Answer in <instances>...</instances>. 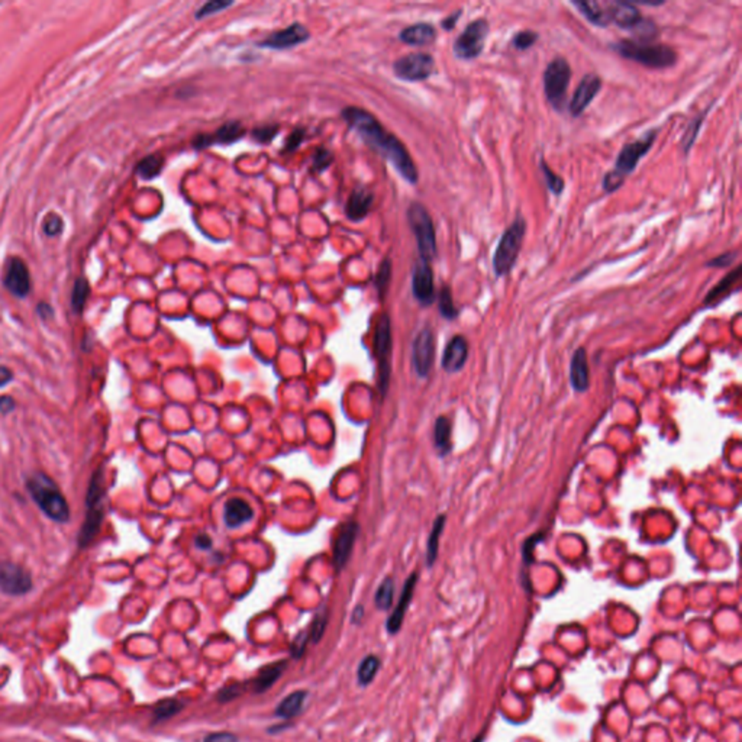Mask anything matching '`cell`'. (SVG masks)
Listing matches in <instances>:
<instances>
[{
  "label": "cell",
  "mask_w": 742,
  "mask_h": 742,
  "mask_svg": "<svg viewBox=\"0 0 742 742\" xmlns=\"http://www.w3.org/2000/svg\"><path fill=\"white\" fill-rule=\"evenodd\" d=\"M341 115L351 129H354L371 150L386 158L406 181L411 184L418 183V169L408 150L402 141L388 132L370 112L362 108L348 106Z\"/></svg>",
  "instance_id": "cell-1"
},
{
  "label": "cell",
  "mask_w": 742,
  "mask_h": 742,
  "mask_svg": "<svg viewBox=\"0 0 742 742\" xmlns=\"http://www.w3.org/2000/svg\"><path fill=\"white\" fill-rule=\"evenodd\" d=\"M658 132H660L658 128L647 131L641 138L632 142H627L625 146L622 147V150L619 151L616 157L615 167L605 174L602 180V184H603L606 193H613V191L619 190L622 184H624L625 179L635 172L639 161L653 148L654 142L658 136Z\"/></svg>",
  "instance_id": "cell-2"
},
{
  "label": "cell",
  "mask_w": 742,
  "mask_h": 742,
  "mask_svg": "<svg viewBox=\"0 0 742 742\" xmlns=\"http://www.w3.org/2000/svg\"><path fill=\"white\" fill-rule=\"evenodd\" d=\"M27 489L38 508L54 522L70 520V508L56 482L45 473H34L27 478Z\"/></svg>",
  "instance_id": "cell-3"
},
{
  "label": "cell",
  "mask_w": 742,
  "mask_h": 742,
  "mask_svg": "<svg viewBox=\"0 0 742 742\" xmlns=\"http://www.w3.org/2000/svg\"><path fill=\"white\" fill-rule=\"evenodd\" d=\"M612 50L625 60L635 61L648 68H668L677 63V53L667 44L638 42L634 39H620L612 44Z\"/></svg>",
  "instance_id": "cell-4"
},
{
  "label": "cell",
  "mask_w": 742,
  "mask_h": 742,
  "mask_svg": "<svg viewBox=\"0 0 742 742\" xmlns=\"http://www.w3.org/2000/svg\"><path fill=\"white\" fill-rule=\"evenodd\" d=\"M526 234V221L522 215L501 234L493 254V271L496 277L508 276L515 267Z\"/></svg>",
  "instance_id": "cell-5"
},
{
  "label": "cell",
  "mask_w": 742,
  "mask_h": 742,
  "mask_svg": "<svg viewBox=\"0 0 742 742\" xmlns=\"http://www.w3.org/2000/svg\"><path fill=\"white\" fill-rule=\"evenodd\" d=\"M103 496H105L103 473L102 470H99L91 475V482L87 490V497H86L87 512H86V518H84V522L82 525V530L77 538L80 548L89 546L94 541L96 535H98L101 531L103 515H105L103 505H102Z\"/></svg>",
  "instance_id": "cell-6"
},
{
  "label": "cell",
  "mask_w": 742,
  "mask_h": 742,
  "mask_svg": "<svg viewBox=\"0 0 742 742\" xmlns=\"http://www.w3.org/2000/svg\"><path fill=\"white\" fill-rule=\"evenodd\" d=\"M408 221L416 238L421 260L430 262L438 252L433 218L422 203L414 202L408 209Z\"/></svg>",
  "instance_id": "cell-7"
},
{
  "label": "cell",
  "mask_w": 742,
  "mask_h": 742,
  "mask_svg": "<svg viewBox=\"0 0 742 742\" xmlns=\"http://www.w3.org/2000/svg\"><path fill=\"white\" fill-rule=\"evenodd\" d=\"M571 80V67L563 57H556L542 75L544 94L556 110H563L567 103V89Z\"/></svg>",
  "instance_id": "cell-8"
},
{
  "label": "cell",
  "mask_w": 742,
  "mask_h": 742,
  "mask_svg": "<svg viewBox=\"0 0 742 742\" xmlns=\"http://www.w3.org/2000/svg\"><path fill=\"white\" fill-rule=\"evenodd\" d=\"M374 354L378 363V389L385 396L390 383V357H392V324L388 314H381L374 332Z\"/></svg>",
  "instance_id": "cell-9"
},
{
  "label": "cell",
  "mask_w": 742,
  "mask_h": 742,
  "mask_svg": "<svg viewBox=\"0 0 742 742\" xmlns=\"http://www.w3.org/2000/svg\"><path fill=\"white\" fill-rule=\"evenodd\" d=\"M490 32V25L485 18L471 20L452 45L454 56L459 60L470 61L480 57Z\"/></svg>",
  "instance_id": "cell-10"
},
{
  "label": "cell",
  "mask_w": 742,
  "mask_h": 742,
  "mask_svg": "<svg viewBox=\"0 0 742 742\" xmlns=\"http://www.w3.org/2000/svg\"><path fill=\"white\" fill-rule=\"evenodd\" d=\"M393 71L404 82H422L435 73V60L428 53H412L399 58Z\"/></svg>",
  "instance_id": "cell-11"
},
{
  "label": "cell",
  "mask_w": 742,
  "mask_h": 742,
  "mask_svg": "<svg viewBox=\"0 0 742 742\" xmlns=\"http://www.w3.org/2000/svg\"><path fill=\"white\" fill-rule=\"evenodd\" d=\"M31 573L15 563H0V591L8 596H23L32 590Z\"/></svg>",
  "instance_id": "cell-12"
},
{
  "label": "cell",
  "mask_w": 742,
  "mask_h": 742,
  "mask_svg": "<svg viewBox=\"0 0 742 742\" xmlns=\"http://www.w3.org/2000/svg\"><path fill=\"white\" fill-rule=\"evenodd\" d=\"M435 358V337L430 328H423L412 345V364L416 374L422 378L428 377L433 369Z\"/></svg>",
  "instance_id": "cell-13"
},
{
  "label": "cell",
  "mask_w": 742,
  "mask_h": 742,
  "mask_svg": "<svg viewBox=\"0 0 742 742\" xmlns=\"http://www.w3.org/2000/svg\"><path fill=\"white\" fill-rule=\"evenodd\" d=\"M602 86H603V82H602V79L599 76L594 75V73L586 75L580 80V83L576 87V90H574L573 98H571V101L568 103V110H570L571 116L579 117L590 106V103L594 101L597 93L601 91Z\"/></svg>",
  "instance_id": "cell-14"
},
{
  "label": "cell",
  "mask_w": 742,
  "mask_h": 742,
  "mask_svg": "<svg viewBox=\"0 0 742 742\" xmlns=\"http://www.w3.org/2000/svg\"><path fill=\"white\" fill-rule=\"evenodd\" d=\"M412 292L422 306H430L435 302L434 271L430 262L419 260L412 274Z\"/></svg>",
  "instance_id": "cell-15"
},
{
  "label": "cell",
  "mask_w": 742,
  "mask_h": 742,
  "mask_svg": "<svg viewBox=\"0 0 742 742\" xmlns=\"http://www.w3.org/2000/svg\"><path fill=\"white\" fill-rule=\"evenodd\" d=\"M245 132L247 131L241 122L231 121L212 134L196 135L193 138V142H191V146H193L195 150H205L212 146H218V143H221V146H225L226 143L228 146V143H234L241 139L245 135Z\"/></svg>",
  "instance_id": "cell-16"
},
{
  "label": "cell",
  "mask_w": 742,
  "mask_h": 742,
  "mask_svg": "<svg viewBox=\"0 0 742 742\" xmlns=\"http://www.w3.org/2000/svg\"><path fill=\"white\" fill-rule=\"evenodd\" d=\"M309 38L310 35L307 28H305L302 23L296 22L286 30L273 32L266 39L260 41L258 46L269 48V50H290V48L306 42Z\"/></svg>",
  "instance_id": "cell-17"
},
{
  "label": "cell",
  "mask_w": 742,
  "mask_h": 742,
  "mask_svg": "<svg viewBox=\"0 0 742 742\" xmlns=\"http://www.w3.org/2000/svg\"><path fill=\"white\" fill-rule=\"evenodd\" d=\"M6 289L16 298L23 299L31 292V276L25 262L20 258L13 257L9 260L6 266V273L4 279Z\"/></svg>",
  "instance_id": "cell-18"
},
{
  "label": "cell",
  "mask_w": 742,
  "mask_h": 742,
  "mask_svg": "<svg viewBox=\"0 0 742 742\" xmlns=\"http://www.w3.org/2000/svg\"><path fill=\"white\" fill-rule=\"evenodd\" d=\"M358 530H360V528H358V523L355 520H348V522H345L341 526L337 538H335V542H333V565L338 571L345 567V564L348 563V560H350V557L352 554V546L355 544V538H357Z\"/></svg>",
  "instance_id": "cell-19"
},
{
  "label": "cell",
  "mask_w": 742,
  "mask_h": 742,
  "mask_svg": "<svg viewBox=\"0 0 742 742\" xmlns=\"http://www.w3.org/2000/svg\"><path fill=\"white\" fill-rule=\"evenodd\" d=\"M606 16L609 22H613L622 30H632L637 23L642 19V15L638 6L632 2H622V0H613L606 5Z\"/></svg>",
  "instance_id": "cell-20"
},
{
  "label": "cell",
  "mask_w": 742,
  "mask_h": 742,
  "mask_svg": "<svg viewBox=\"0 0 742 742\" xmlns=\"http://www.w3.org/2000/svg\"><path fill=\"white\" fill-rule=\"evenodd\" d=\"M468 343L463 335H456L447 344L442 354V369L447 373H459L467 363Z\"/></svg>",
  "instance_id": "cell-21"
},
{
  "label": "cell",
  "mask_w": 742,
  "mask_h": 742,
  "mask_svg": "<svg viewBox=\"0 0 742 742\" xmlns=\"http://www.w3.org/2000/svg\"><path fill=\"white\" fill-rule=\"evenodd\" d=\"M416 583H418V574L416 573L411 574L409 579L404 582L399 603H397V606L395 608L393 613L390 615V618L386 622V628H388V632L390 635H396L400 631L404 615H406V612H408V608H409V605L412 602Z\"/></svg>",
  "instance_id": "cell-22"
},
{
  "label": "cell",
  "mask_w": 742,
  "mask_h": 742,
  "mask_svg": "<svg viewBox=\"0 0 742 742\" xmlns=\"http://www.w3.org/2000/svg\"><path fill=\"white\" fill-rule=\"evenodd\" d=\"M373 202H374V196L370 190L364 187L354 188V191L350 195V199L345 205V215L348 217V219L354 222L363 221L369 215L373 206Z\"/></svg>",
  "instance_id": "cell-23"
},
{
  "label": "cell",
  "mask_w": 742,
  "mask_h": 742,
  "mask_svg": "<svg viewBox=\"0 0 742 742\" xmlns=\"http://www.w3.org/2000/svg\"><path fill=\"white\" fill-rule=\"evenodd\" d=\"M570 381L571 386L576 392H586L590 386L589 377V363L587 354L584 348H577L574 351L570 363Z\"/></svg>",
  "instance_id": "cell-24"
},
{
  "label": "cell",
  "mask_w": 742,
  "mask_h": 742,
  "mask_svg": "<svg viewBox=\"0 0 742 742\" xmlns=\"http://www.w3.org/2000/svg\"><path fill=\"white\" fill-rule=\"evenodd\" d=\"M224 515L226 526L234 530L250 522L254 516V511L247 500L241 497H231L229 500H226Z\"/></svg>",
  "instance_id": "cell-25"
},
{
  "label": "cell",
  "mask_w": 742,
  "mask_h": 742,
  "mask_svg": "<svg viewBox=\"0 0 742 742\" xmlns=\"http://www.w3.org/2000/svg\"><path fill=\"white\" fill-rule=\"evenodd\" d=\"M741 273H742V267L738 266L729 274H727L715 287H712V290L705 298V305L716 306L717 303H721L724 299H727L734 290H736L739 287V281H741Z\"/></svg>",
  "instance_id": "cell-26"
},
{
  "label": "cell",
  "mask_w": 742,
  "mask_h": 742,
  "mask_svg": "<svg viewBox=\"0 0 742 742\" xmlns=\"http://www.w3.org/2000/svg\"><path fill=\"white\" fill-rule=\"evenodd\" d=\"M399 38L402 42L414 45V46H423L433 44L437 38V30L434 25L426 22H419L415 25L406 27L400 34Z\"/></svg>",
  "instance_id": "cell-27"
},
{
  "label": "cell",
  "mask_w": 742,
  "mask_h": 742,
  "mask_svg": "<svg viewBox=\"0 0 742 742\" xmlns=\"http://www.w3.org/2000/svg\"><path fill=\"white\" fill-rule=\"evenodd\" d=\"M286 667H287L286 661H277V663L262 667L260 670L258 676L252 680V691L255 693V695H261V693H264L269 689H271L283 676Z\"/></svg>",
  "instance_id": "cell-28"
},
{
  "label": "cell",
  "mask_w": 742,
  "mask_h": 742,
  "mask_svg": "<svg viewBox=\"0 0 742 742\" xmlns=\"http://www.w3.org/2000/svg\"><path fill=\"white\" fill-rule=\"evenodd\" d=\"M307 693L305 690H296L287 695L276 708V716L283 721H290L298 716L305 705Z\"/></svg>",
  "instance_id": "cell-29"
},
{
  "label": "cell",
  "mask_w": 742,
  "mask_h": 742,
  "mask_svg": "<svg viewBox=\"0 0 742 742\" xmlns=\"http://www.w3.org/2000/svg\"><path fill=\"white\" fill-rule=\"evenodd\" d=\"M434 442L435 448L441 457L448 456L452 449L451 445V422L445 416H440L435 421L434 428Z\"/></svg>",
  "instance_id": "cell-30"
},
{
  "label": "cell",
  "mask_w": 742,
  "mask_h": 742,
  "mask_svg": "<svg viewBox=\"0 0 742 742\" xmlns=\"http://www.w3.org/2000/svg\"><path fill=\"white\" fill-rule=\"evenodd\" d=\"M445 522H447L445 515H440L435 519L434 526H433V531H430V534L428 537V542H426V564H428V567H433L434 563L437 561L438 549H440V538H441V534L444 532Z\"/></svg>",
  "instance_id": "cell-31"
},
{
  "label": "cell",
  "mask_w": 742,
  "mask_h": 742,
  "mask_svg": "<svg viewBox=\"0 0 742 742\" xmlns=\"http://www.w3.org/2000/svg\"><path fill=\"white\" fill-rule=\"evenodd\" d=\"M184 705L179 699H164L160 701L153 709V724H161L172 719L177 713L183 710Z\"/></svg>",
  "instance_id": "cell-32"
},
{
  "label": "cell",
  "mask_w": 742,
  "mask_h": 742,
  "mask_svg": "<svg viewBox=\"0 0 742 742\" xmlns=\"http://www.w3.org/2000/svg\"><path fill=\"white\" fill-rule=\"evenodd\" d=\"M573 6H576L580 13L596 27H608V16L605 9L597 2H573Z\"/></svg>",
  "instance_id": "cell-33"
},
{
  "label": "cell",
  "mask_w": 742,
  "mask_h": 742,
  "mask_svg": "<svg viewBox=\"0 0 742 742\" xmlns=\"http://www.w3.org/2000/svg\"><path fill=\"white\" fill-rule=\"evenodd\" d=\"M164 167V158L160 154H151L146 158H142L136 165V174L143 180H151L155 179Z\"/></svg>",
  "instance_id": "cell-34"
},
{
  "label": "cell",
  "mask_w": 742,
  "mask_h": 742,
  "mask_svg": "<svg viewBox=\"0 0 742 742\" xmlns=\"http://www.w3.org/2000/svg\"><path fill=\"white\" fill-rule=\"evenodd\" d=\"M380 660L376 655H367L357 670V680L362 686H369L377 676L380 670Z\"/></svg>",
  "instance_id": "cell-35"
},
{
  "label": "cell",
  "mask_w": 742,
  "mask_h": 742,
  "mask_svg": "<svg viewBox=\"0 0 742 742\" xmlns=\"http://www.w3.org/2000/svg\"><path fill=\"white\" fill-rule=\"evenodd\" d=\"M89 295H90V286L87 280L83 277H79L75 283L73 292H71V309H73L75 314L80 315L83 312Z\"/></svg>",
  "instance_id": "cell-36"
},
{
  "label": "cell",
  "mask_w": 742,
  "mask_h": 742,
  "mask_svg": "<svg viewBox=\"0 0 742 742\" xmlns=\"http://www.w3.org/2000/svg\"><path fill=\"white\" fill-rule=\"evenodd\" d=\"M393 596H395V582L392 577H388L381 582L378 586L376 596H374V603L380 610H388L390 609L393 603Z\"/></svg>",
  "instance_id": "cell-37"
},
{
  "label": "cell",
  "mask_w": 742,
  "mask_h": 742,
  "mask_svg": "<svg viewBox=\"0 0 742 742\" xmlns=\"http://www.w3.org/2000/svg\"><path fill=\"white\" fill-rule=\"evenodd\" d=\"M631 31L634 34V41L638 42H653L658 35V27L655 25V22L647 18H642Z\"/></svg>",
  "instance_id": "cell-38"
},
{
  "label": "cell",
  "mask_w": 742,
  "mask_h": 742,
  "mask_svg": "<svg viewBox=\"0 0 742 742\" xmlns=\"http://www.w3.org/2000/svg\"><path fill=\"white\" fill-rule=\"evenodd\" d=\"M539 169H541V173L544 176V180H545V184L548 187V190L551 191V193L554 196H560L564 188H565V183H564V179L558 174H556L551 169H549L546 161L544 158H541V162H539Z\"/></svg>",
  "instance_id": "cell-39"
},
{
  "label": "cell",
  "mask_w": 742,
  "mask_h": 742,
  "mask_svg": "<svg viewBox=\"0 0 742 742\" xmlns=\"http://www.w3.org/2000/svg\"><path fill=\"white\" fill-rule=\"evenodd\" d=\"M390 279H392V260L390 258H385L383 260V262L378 267V271L376 274V289L378 292V296L380 299L383 300L388 293V289H389V284H390Z\"/></svg>",
  "instance_id": "cell-40"
},
{
  "label": "cell",
  "mask_w": 742,
  "mask_h": 742,
  "mask_svg": "<svg viewBox=\"0 0 742 742\" xmlns=\"http://www.w3.org/2000/svg\"><path fill=\"white\" fill-rule=\"evenodd\" d=\"M438 307H440V314L442 315V318L448 319V321H452L456 319L459 316V309L456 307V305H454V300H452V295H451V290L448 286H444L441 292H440V296H438Z\"/></svg>",
  "instance_id": "cell-41"
},
{
  "label": "cell",
  "mask_w": 742,
  "mask_h": 742,
  "mask_svg": "<svg viewBox=\"0 0 742 742\" xmlns=\"http://www.w3.org/2000/svg\"><path fill=\"white\" fill-rule=\"evenodd\" d=\"M326 625H328V612L322 609L315 615L312 624H310V628H309L310 641H312L314 644H318L326 631Z\"/></svg>",
  "instance_id": "cell-42"
},
{
  "label": "cell",
  "mask_w": 742,
  "mask_h": 742,
  "mask_svg": "<svg viewBox=\"0 0 742 742\" xmlns=\"http://www.w3.org/2000/svg\"><path fill=\"white\" fill-rule=\"evenodd\" d=\"M538 39H539L538 32L531 31V30H523V31H518L513 35L512 45L519 51H526V50H530V48H532Z\"/></svg>",
  "instance_id": "cell-43"
},
{
  "label": "cell",
  "mask_w": 742,
  "mask_h": 742,
  "mask_svg": "<svg viewBox=\"0 0 742 742\" xmlns=\"http://www.w3.org/2000/svg\"><path fill=\"white\" fill-rule=\"evenodd\" d=\"M705 113H706V112H705ZM705 113H702V115H699V116H696L695 119H693L691 124L689 125V128H687V131H686V134H684V136H683V139H682V142H683V151H684L686 154L690 151V148L693 147V143H695V141H696V136H698V134H699V131H701V127H702V124H703Z\"/></svg>",
  "instance_id": "cell-44"
},
{
  "label": "cell",
  "mask_w": 742,
  "mask_h": 742,
  "mask_svg": "<svg viewBox=\"0 0 742 742\" xmlns=\"http://www.w3.org/2000/svg\"><path fill=\"white\" fill-rule=\"evenodd\" d=\"M234 5H235V2H222V0H212V2H207L203 6H200L196 11L195 16H196V19H205V18L212 16L215 13L224 12L225 9H229Z\"/></svg>",
  "instance_id": "cell-45"
},
{
  "label": "cell",
  "mask_w": 742,
  "mask_h": 742,
  "mask_svg": "<svg viewBox=\"0 0 742 742\" xmlns=\"http://www.w3.org/2000/svg\"><path fill=\"white\" fill-rule=\"evenodd\" d=\"M333 161V154L326 150V148H318L314 158H312V172L315 173H322L325 172L328 167H331Z\"/></svg>",
  "instance_id": "cell-46"
},
{
  "label": "cell",
  "mask_w": 742,
  "mask_h": 742,
  "mask_svg": "<svg viewBox=\"0 0 742 742\" xmlns=\"http://www.w3.org/2000/svg\"><path fill=\"white\" fill-rule=\"evenodd\" d=\"M738 255H739V251L735 250V251H727L721 255H717L712 260H709L706 262V267L709 269H727V267H731L734 262L738 260Z\"/></svg>",
  "instance_id": "cell-47"
},
{
  "label": "cell",
  "mask_w": 742,
  "mask_h": 742,
  "mask_svg": "<svg viewBox=\"0 0 742 742\" xmlns=\"http://www.w3.org/2000/svg\"><path fill=\"white\" fill-rule=\"evenodd\" d=\"M280 131V127L279 125H266V127H258L255 128L251 135L252 138L257 141V142H261V143H269L271 142L277 134Z\"/></svg>",
  "instance_id": "cell-48"
},
{
  "label": "cell",
  "mask_w": 742,
  "mask_h": 742,
  "mask_svg": "<svg viewBox=\"0 0 742 742\" xmlns=\"http://www.w3.org/2000/svg\"><path fill=\"white\" fill-rule=\"evenodd\" d=\"M244 693V686L243 684H229V686H225L222 687L218 695H217V699L221 702V703H228V702H232L235 701L236 698H239Z\"/></svg>",
  "instance_id": "cell-49"
},
{
  "label": "cell",
  "mask_w": 742,
  "mask_h": 742,
  "mask_svg": "<svg viewBox=\"0 0 742 742\" xmlns=\"http://www.w3.org/2000/svg\"><path fill=\"white\" fill-rule=\"evenodd\" d=\"M305 135H306L305 129H302V128L295 129L289 136H287L286 143H284V147H283V153H293V151H296L302 146V142L305 139Z\"/></svg>",
  "instance_id": "cell-50"
},
{
  "label": "cell",
  "mask_w": 742,
  "mask_h": 742,
  "mask_svg": "<svg viewBox=\"0 0 742 742\" xmlns=\"http://www.w3.org/2000/svg\"><path fill=\"white\" fill-rule=\"evenodd\" d=\"M310 641L309 638V631H302L299 632V635L295 638L293 644H292V657L299 660L305 655L306 653V647H307V642Z\"/></svg>",
  "instance_id": "cell-51"
},
{
  "label": "cell",
  "mask_w": 742,
  "mask_h": 742,
  "mask_svg": "<svg viewBox=\"0 0 742 742\" xmlns=\"http://www.w3.org/2000/svg\"><path fill=\"white\" fill-rule=\"evenodd\" d=\"M542 537H544L542 534H535V535L530 537L528 539L525 541V544H523V546H522V556H523V560H525L526 564H531L534 548H535V545H537L538 542L542 541Z\"/></svg>",
  "instance_id": "cell-52"
},
{
  "label": "cell",
  "mask_w": 742,
  "mask_h": 742,
  "mask_svg": "<svg viewBox=\"0 0 742 742\" xmlns=\"http://www.w3.org/2000/svg\"><path fill=\"white\" fill-rule=\"evenodd\" d=\"M63 231V221L58 217H51L44 222V232L48 236H56Z\"/></svg>",
  "instance_id": "cell-53"
},
{
  "label": "cell",
  "mask_w": 742,
  "mask_h": 742,
  "mask_svg": "<svg viewBox=\"0 0 742 742\" xmlns=\"http://www.w3.org/2000/svg\"><path fill=\"white\" fill-rule=\"evenodd\" d=\"M203 742H238V736L231 732H213L206 735Z\"/></svg>",
  "instance_id": "cell-54"
},
{
  "label": "cell",
  "mask_w": 742,
  "mask_h": 742,
  "mask_svg": "<svg viewBox=\"0 0 742 742\" xmlns=\"http://www.w3.org/2000/svg\"><path fill=\"white\" fill-rule=\"evenodd\" d=\"M461 15H463V11L459 9V11H456V12H452L451 15H448L445 19H442V20H441V27H442V30H445V31H452L454 28H456L457 22H459V19L461 18Z\"/></svg>",
  "instance_id": "cell-55"
},
{
  "label": "cell",
  "mask_w": 742,
  "mask_h": 742,
  "mask_svg": "<svg viewBox=\"0 0 742 742\" xmlns=\"http://www.w3.org/2000/svg\"><path fill=\"white\" fill-rule=\"evenodd\" d=\"M37 314H38L44 321H46V319H51V318L54 316V309H53L50 305H48V303L41 302V303H38V306H37Z\"/></svg>",
  "instance_id": "cell-56"
},
{
  "label": "cell",
  "mask_w": 742,
  "mask_h": 742,
  "mask_svg": "<svg viewBox=\"0 0 742 742\" xmlns=\"http://www.w3.org/2000/svg\"><path fill=\"white\" fill-rule=\"evenodd\" d=\"M15 409V400L9 396H0V412L8 415Z\"/></svg>",
  "instance_id": "cell-57"
},
{
  "label": "cell",
  "mask_w": 742,
  "mask_h": 742,
  "mask_svg": "<svg viewBox=\"0 0 742 742\" xmlns=\"http://www.w3.org/2000/svg\"><path fill=\"white\" fill-rule=\"evenodd\" d=\"M13 380V373L9 367L0 366V388H5Z\"/></svg>",
  "instance_id": "cell-58"
},
{
  "label": "cell",
  "mask_w": 742,
  "mask_h": 742,
  "mask_svg": "<svg viewBox=\"0 0 742 742\" xmlns=\"http://www.w3.org/2000/svg\"><path fill=\"white\" fill-rule=\"evenodd\" d=\"M195 545L199 549H203V551H206V549L212 548V539H210V537L207 534H199L195 538Z\"/></svg>",
  "instance_id": "cell-59"
},
{
  "label": "cell",
  "mask_w": 742,
  "mask_h": 742,
  "mask_svg": "<svg viewBox=\"0 0 742 742\" xmlns=\"http://www.w3.org/2000/svg\"><path fill=\"white\" fill-rule=\"evenodd\" d=\"M363 619H364V608H363L362 605H358V606L354 609V612H352L351 622H352V624H355V625H360L362 622H363Z\"/></svg>",
  "instance_id": "cell-60"
},
{
  "label": "cell",
  "mask_w": 742,
  "mask_h": 742,
  "mask_svg": "<svg viewBox=\"0 0 742 742\" xmlns=\"http://www.w3.org/2000/svg\"><path fill=\"white\" fill-rule=\"evenodd\" d=\"M480 739H482V736H478V738H477V739H474L473 742H480Z\"/></svg>",
  "instance_id": "cell-61"
}]
</instances>
